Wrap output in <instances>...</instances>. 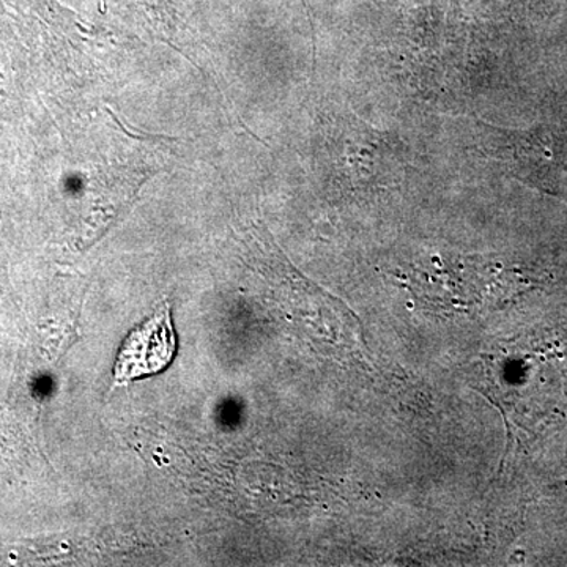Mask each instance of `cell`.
Returning <instances> with one entry per match:
<instances>
[{"label": "cell", "mask_w": 567, "mask_h": 567, "mask_svg": "<svg viewBox=\"0 0 567 567\" xmlns=\"http://www.w3.org/2000/svg\"><path fill=\"white\" fill-rule=\"evenodd\" d=\"M177 339L169 306L137 327L123 342L114 368L115 383H128L145 375L158 374L173 361Z\"/></svg>", "instance_id": "6da1fadb"}, {"label": "cell", "mask_w": 567, "mask_h": 567, "mask_svg": "<svg viewBox=\"0 0 567 567\" xmlns=\"http://www.w3.org/2000/svg\"><path fill=\"white\" fill-rule=\"evenodd\" d=\"M551 142L554 145L548 147L546 136L522 141L518 164L528 181L567 200V140Z\"/></svg>", "instance_id": "7a4b0ae2"}, {"label": "cell", "mask_w": 567, "mask_h": 567, "mask_svg": "<svg viewBox=\"0 0 567 567\" xmlns=\"http://www.w3.org/2000/svg\"><path fill=\"white\" fill-rule=\"evenodd\" d=\"M567 484V483H566Z\"/></svg>", "instance_id": "3957f363"}]
</instances>
